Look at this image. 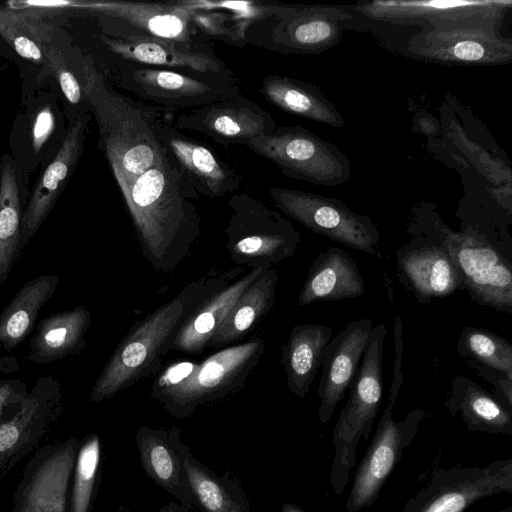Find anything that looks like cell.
<instances>
[{"instance_id":"cell-26","label":"cell","mask_w":512,"mask_h":512,"mask_svg":"<svg viewBox=\"0 0 512 512\" xmlns=\"http://www.w3.org/2000/svg\"><path fill=\"white\" fill-rule=\"evenodd\" d=\"M90 324L91 314L85 305L43 318L29 342L26 359L48 364L80 353Z\"/></svg>"},{"instance_id":"cell-37","label":"cell","mask_w":512,"mask_h":512,"mask_svg":"<svg viewBox=\"0 0 512 512\" xmlns=\"http://www.w3.org/2000/svg\"><path fill=\"white\" fill-rule=\"evenodd\" d=\"M102 457L101 440L96 433L80 442L68 497V512H89L98 481Z\"/></svg>"},{"instance_id":"cell-1","label":"cell","mask_w":512,"mask_h":512,"mask_svg":"<svg viewBox=\"0 0 512 512\" xmlns=\"http://www.w3.org/2000/svg\"><path fill=\"white\" fill-rule=\"evenodd\" d=\"M144 258L156 270H175L201 233L199 198L164 148L159 162L130 182H117Z\"/></svg>"},{"instance_id":"cell-43","label":"cell","mask_w":512,"mask_h":512,"mask_svg":"<svg viewBox=\"0 0 512 512\" xmlns=\"http://www.w3.org/2000/svg\"><path fill=\"white\" fill-rule=\"evenodd\" d=\"M281 512H307L292 503H284L281 505Z\"/></svg>"},{"instance_id":"cell-31","label":"cell","mask_w":512,"mask_h":512,"mask_svg":"<svg viewBox=\"0 0 512 512\" xmlns=\"http://www.w3.org/2000/svg\"><path fill=\"white\" fill-rule=\"evenodd\" d=\"M183 466L195 509L201 512H251L241 485L226 472L218 475L201 463L186 445Z\"/></svg>"},{"instance_id":"cell-44","label":"cell","mask_w":512,"mask_h":512,"mask_svg":"<svg viewBox=\"0 0 512 512\" xmlns=\"http://www.w3.org/2000/svg\"><path fill=\"white\" fill-rule=\"evenodd\" d=\"M495 512H512V506H508L506 508H503V509H500V510H497Z\"/></svg>"},{"instance_id":"cell-13","label":"cell","mask_w":512,"mask_h":512,"mask_svg":"<svg viewBox=\"0 0 512 512\" xmlns=\"http://www.w3.org/2000/svg\"><path fill=\"white\" fill-rule=\"evenodd\" d=\"M393 406L387 403L374 437L355 472L345 505L349 512L368 508L376 501L403 451L413 441L421 422L428 417L425 410L417 408L402 421H395Z\"/></svg>"},{"instance_id":"cell-6","label":"cell","mask_w":512,"mask_h":512,"mask_svg":"<svg viewBox=\"0 0 512 512\" xmlns=\"http://www.w3.org/2000/svg\"><path fill=\"white\" fill-rule=\"evenodd\" d=\"M409 231L426 234L444 246L473 302L512 314V261L486 239L469 230L455 232L436 219L415 222Z\"/></svg>"},{"instance_id":"cell-39","label":"cell","mask_w":512,"mask_h":512,"mask_svg":"<svg viewBox=\"0 0 512 512\" xmlns=\"http://www.w3.org/2000/svg\"><path fill=\"white\" fill-rule=\"evenodd\" d=\"M28 392L26 383L19 379L0 380V424L19 410Z\"/></svg>"},{"instance_id":"cell-33","label":"cell","mask_w":512,"mask_h":512,"mask_svg":"<svg viewBox=\"0 0 512 512\" xmlns=\"http://www.w3.org/2000/svg\"><path fill=\"white\" fill-rule=\"evenodd\" d=\"M440 42L426 39L418 53L427 58L457 63H488L503 61L510 50L504 43L496 45V39L484 32H448L440 35Z\"/></svg>"},{"instance_id":"cell-36","label":"cell","mask_w":512,"mask_h":512,"mask_svg":"<svg viewBox=\"0 0 512 512\" xmlns=\"http://www.w3.org/2000/svg\"><path fill=\"white\" fill-rule=\"evenodd\" d=\"M51 30L32 15L0 7V36L22 58L36 64L45 61L44 43Z\"/></svg>"},{"instance_id":"cell-14","label":"cell","mask_w":512,"mask_h":512,"mask_svg":"<svg viewBox=\"0 0 512 512\" xmlns=\"http://www.w3.org/2000/svg\"><path fill=\"white\" fill-rule=\"evenodd\" d=\"M81 440L39 448L27 461L9 512H68L69 489Z\"/></svg>"},{"instance_id":"cell-24","label":"cell","mask_w":512,"mask_h":512,"mask_svg":"<svg viewBox=\"0 0 512 512\" xmlns=\"http://www.w3.org/2000/svg\"><path fill=\"white\" fill-rule=\"evenodd\" d=\"M364 293L365 284L355 260L347 251L331 246L313 260L297 303L306 306L317 300L340 301Z\"/></svg>"},{"instance_id":"cell-41","label":"cell","mask_w":512,"mask_h":512,"mask_svg":"<svg viewBox=\"0 0 512 512\" xmlns=\"http://www.w3.org/2000/svg\"><path fill=\"white\" fill-rule=\"evenodd\" d=\"M394 346H395V358L393 362V373L392 383L390 387L389 401L390 404H395L398 397L400 388L403 383V375L401 372V359L403 352V340H402V319L400 316L394 318Z\"/></svg>"},{"instance_id":"cell-11","label":"cell","mask_w":512,"mask_h":512,"mask_svg":"<svg viewBox=\"0 0 512 512\" xmlns=\"http://www.w3.org/2000/svg\"><path fill=\"white\" fill-rule=\"evenodd\" d=\"M268 193L275 207L307 229L352 249L378 253L380 234L371 218L340 200L280 187H270Z\"/></svg>"},{"instance_id":"cell-22","label":"cell","mask_w":512,"mask_h":512,"mask_svg":"<svg viewBox=\"0 0 512 512\" xmlns=\"http://www.w3.org/2000/svg\"><path fill=\"white\" fill-rule=\"evenodd\" d=\"M88 122L89 117L83 115L70 125L55 158L36 183L22 215L19 256L45 221L72 172L82 151Z\"/></svg>"},{"instance_id":"cell-4","label":"cell","mask_w":512,"mask_h":512,"mask_svg":"<svg viewBox=\"0 0 512 512\" xmlns=\"http://www.w3.org/2000/svg\"><path fill=\"white\" fill-rule=\"evenodd\" d=\"M86 92L95 105L106 157L117 182H130L155 166L164 153L159 107L113 93L92 69Z\"/></svg>"},{"instance_id":"cell-42","label":"cell","mask_w":512,"mask_h":512,"mask_svg":"<svg viewBox=\"0 0 512 512\" xmlns=\"http://www.w3.org/2000/svg\"><path fill=\"white\" fill-rule=\"evenodd\" d=\"M157 512H190V509L181 503L170 502L162 506Z\"/></svg>"},{"instance_id":"cell-20","label":"cell","mask_w":512,"mask_h":512,"mask_svg":"<svg viewBox=\"0 0 512 512\" xmlns=\"http://www.w3.org/2000/svg\"><path fill=\"white\" fill-rule=\"evenodd\" d=\"M372 328L368 318L350 321L326 345L317 389L318 418L322 424L331 419L354 380Z\"/></svg>"},{"instance_id":"cell-40","label":"cell","mask_w":512,"mask_h":512,"mask_svg":"<svg viewBox=\"0 0 512 512\" xmlns=\"http://www.w3.org/2000/svg\"><path fill=\"white\" fill-rule=\"evenodd\" d=\"M55 127L54 113L49 105L41 108L35 115L31 126L32 147L38 154L52 135Z\"/></svg>"},{"instance_id":"cell-29","label":"cell","mask_w":512,"mask_h":512,"mask_svg":"<svg viewBox=\"0 0 512 512\" xmlns=\"http://www.w3.org/2000/svg\"><path fill=\"white\" fill-rule=\"evenodd\" d=\"M277 282L278 273L273 266L258 276L239 297L206 348L219 350L246 336L273 308Z\"/></svg>"},{"instance_id":"cell-28","label":"cell","mask_w":512,"mask_h":512,"mask_svg":"<svg viewBox=\"0 0 512 512\" xmlns=\"http://www.w3.org/2000/svg\"><path fill=\"white\" fill-rule=\"evenodd\" d=\"M332 327L305 323L295 325L282 347L281 364L288 388L298 398L309 392L322 366L323 353L332 336Z\"/></svg>"},{"instance_id":"cell-10","label":"cell","mask_w":512,"mask_h":512,"mask_svg":"<svg viewBox=\"0 0 512 512\" xmlns=\"http://www.w3.org/2000/svg\"><path fill=\"white\" fill-rule=\"evenodd\" d=\"M347 15L317 7L272 6L245 30L246 42L280 53H310L340 39Z\"/></svg>"},{"instance_id":"cell-27","label":"cell","mask_w":512,"mask_h":512,"mask_svg":"<svg viewBox=\"0 0 512 512\" xmlns=\"http://www.w3.org/2000/svg\"><path fill=\"white\" fill-rule=\"evenodd\" d=\"M445 406L452 416L461 414L470 432L512 435V411L465 375L450 381Z\"/></svg>"},{"instance_id":"cell-32","label":"cell","mask_w":512,"mask_h":512,"mask_svg":"<svg viewBox=\"0 0 512 512\" xmlns=\"http://www.w3.org/2000/svg\"><path fill=\"white\" fill-rule=\"evenodd\" d=\"M59 283L54 274L41 275L24 284L0 314V346L11 351L32 332L38 314Z\"/></svg>"},{"instance_id":"cell-35","label":"cell","mask_w":512,"mask_h":512,"mask_svg":"<svg viewBox=\"0 0 512 512\" xmlns=\"http://www.w3.org/2000/svg\"><path fill=\"white\" fill-rule=\"evenodd\" d=\"M468 365H477L512 379V345L504 337L483 328L465 327L456 345Z\"/></svg>"},{"instance_id":"cell-34","label":"cell","mask_w":512,"mask_h":512,"mask_svg":"<svg viewBox=\"0 0 512 512\" xmlns=\"http://www.w3.org/2000/svg\"><path fill=\"white\" fill-rule=\"evenodd\" d=\"M22 213L15 168L10 158L0 174V285L8 278L19 256Z\"/></svg>"},{"instance_id":"cell-7","label":"cell","mask_w":512,"mask_h":512,"mask_svg":"<svg viewBox=\"0 0 512 512\" xmlns=\"http://www.w3.org/2000/svg\"><path fill=\"white\" fill-rule=\"evenodd\" d=\"M228 205L225 248L236 266L271 267L295 254L300 233L280 212L246 192L233 193Z\"/></svg>"},{"instance_id":"cell-12","label":"cell","mask_w":512,"mask_h":512,"mask_svg":"<svg viewBox=\"0 0 512 512\" xmlns=\"http://www.w3.org/2000/svg\"><path fill=\"white\" fill-rule=\"evenodd\" d=\"M500 493H512V458L485 466L439 468L401 512H464L481 499Z\"/></svg>"},{"instance_id":"cell-21","label":"cell","mask_w":512,"mask_h":512,"mask_svg":"<svg viewBox=\"0 0 512 512\" xmlns=\"http://www.w3.org/2000/svg\"><path fill=\"white\" fill-rule=\"evenodd\" d=\"M135 442L146 475L178 499L179 503L190 510L195 509L183 466V449L186 444L181 439V429L141 426L137 430Z\"/></svg>"},{"instance_id":"cell-15","label":"cell","mask_w":512,"mask_h":512,"mask_svg":"<svg viewBox=\"0 0 512 512\" xmlns=\"http://www.w3.org/2000/svg\"><path fill=\"white\" fill-rule=\"evenodd\" d=\"M63 409V389L53 376L36 380L19 410L0 424V480L35 453L57 423Z\"/></svg>"},{"instance_id":"cell-19","label":"cell","mask_w":512,"mask_h":512,"mask_svg":"<svg viewBox=\"0 0 512 512\" xmlns=\"http://www.w3.org/2000/svg\"><path fill=\"white\" fill-rule=\"evenodd\" d=\"M160 139L183 175L199 195L219 198L238 191L242 177L237 169L219 159L205 145L182 134L165 116Z\"/></svg>"},{"instance_id":"cell-5","label":"cell","mask_w":512,"mask_h":512,"mask_svg":"<svg viewBox=\"0 0 512 512\" xmlns=\"http://www.w3.org/2000/svg\"><path fill=\"white\" fill-rule=\"evenodd\" d=\"M386 334L384 324L372 328L358 371L349 387L348 400L334 427L332 443L335 453L329 479L338 496L344 492L350 480V472L357 465L359 440H368L381 403Z\"/></svg>"},{"instance_id":"cell-25","label":"cell","mask_w":512,"mask_h":512,"mask_svg":"<svg viewBox=\"0 0 512 512\" xmlns=\"http://www.w3.org/2000/svg\"><path fill=\"white\" fill-rule=\"evenodd\" d=\"M267 268H252L209 296L183 323L172 349L191 355L202 353L239 297Z\"/></svg>"},{"instance_id":"cell-16","label":"cell","mask_w":512,"mask_h":512,"mask_svg":"<svg viewBox=\"0 0 512 512\" xmlns=\"http://www.w3.org/2000/svg\"><path fill=\"white\" fill-rule=\"evenodd\" d=\"M31 9H80L119 19L139 35L175 42L193 49V9L187 1L147 3L131 1H29Z\"/></svg>"},{"instance_id":"cell-8","label":"cell","mask_w":512,"mask_h":512,"mask_svg":"<svg viewBox=\"0 0 512 512\" xmlns=\"http://www.w3.org/2000/svg\"><path fill=\"white\" fill-rule=\"evenodd\" d=\"M246 147L293 179L335 186L350 177L346 156L301 126L276 127L270 135L255 138Z\"/></svg>"},{"instance_id":"cell-3","label":"cell","mask_w":512,"mask_h":512,"mask_svg":"<svg viewBox=\"0 0 512 512\" xmlns=\"http://www.w3.org/2000/svg\"><path fill=\"white\" fill-rule=\"evenodd\" d=\"M265 346L264 338L255 335L201 361L172 363L157 374L150 395L171 416L188 418L198 408L238 392L259 364Z\"/></svg>"},{"instance_id":"cell-17","label":"cell","mask_w":512,"mask_h":512,"mask_svg":"<svg viewBox=\"0 0 512 512\" xmlns=\"http://www.w3.org/2000/svg\"><path fill=\"white\" fill-rule=\"evenodd\" d=\"M175 115L177 129L200 133L222 146H247L277 127L268 111L242 94Z\"/></svg>"},{"instance_id":"cell-30","label":"cell","mask_w":512,"mask_h":512,"mask_svg":"<svg viewBox=\"0 0 512 512\" xmlns=\"http://www.w3.org/2000/svg\"><path fill=\"white\" fill-rule=\"evenodd\" d=\"M259 91L266 101L286 113L334 127L344 124L335 106L318 88L305 81L268 75Z\"/></svg>"},{"instance_id":"cell-9","label":"cell","mask_w":512,"mask_h":512,"mask_svg":"<svg viewBox=\"0 0 512 512\" xmlns=\"http://www.w3.org/2000/svg\"><path fill=\"white\" fill-rule=\"evenodd\" d=\"M124 87L143 102L175 115L240 94L230 74H201L132 67L121 72Z\"/></svg>"},{"instance_id":"cell-23","label":"cell","mask_w":512,"mask_h":512,"mask_svg":"<svg viewBox=\"0 0 512 512\" xmlns=\"http://www.w3.org/2000/svg\"><path fill=\"white\" fill-rule=\"evenodd\" d=\"M100 38L109 51L129 62L186 68L201 74L232 73L215 55L168 40L144 35L112 38L102 34Z\"/></svg>"},{"instance_id":"cell-38","label":"cell","mask_w":512,"mask_h":512,"mask_svg":"<svg viewBox=\"0 0 512 512\" xmlns=\"http://www.w3.org/2000/svg\"><path fill=\"white\" fill-rule=\"evenodd\" d=\"M45 60L56 77L62 93L70 104H78L83 97L82 88L67 66L61 52L53 47L45 48Z\"/></svg>"},{"instance_id":"cell-18","label":"cell","mask_w":512,"mask_h":512,"mask_svg":"<svg viewBox=\"0 0 512 512\" xmlns=\"http://www.w3.org/2000/svg\"><path fill=\"white\" fill-rule=\"evenodd\" d=\"M409 233L411 239L396 250L397 276L416 301L428 304L465 290L444 246L426 234Z\"/></svg>"},{"instance_id":"cell-2","label":"cell","mask_w":512,"mask_h":512,"mask_svg":"<svg viewBox=\"0 0 512 512\" xmlns=\"http://www.w3.org/2000/svg\"><path fill=\"white\" fill-rule=\"evenodd\" d=\"M251 268L211 269L186 284L172 299L134 323L117 345L92 387L90 401L113 398L143 378L158 374L186 319L215 291Z\"/></svg>"}]
</instances>
